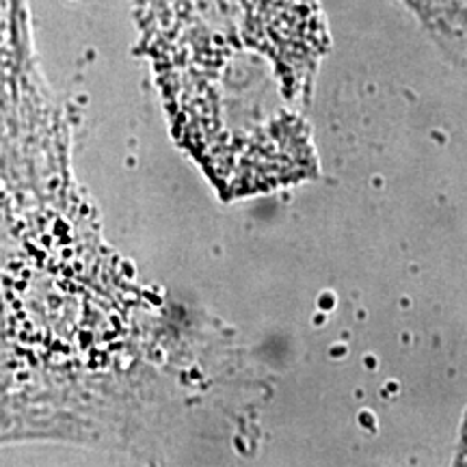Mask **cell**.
Returning a JSON list of instances; mask_svg holds the SVG:
<instances>
[{"mask_svg": "<svg viewBox=\"0 0 467 467\" xmlns=\"http://www.w3.org/2000/svg\"><path fill=\"white\" fill-rule=\"evenodd\" d=\"M178 143L221 195L307 173L301 98L323 55L314 0H128Z\"/></svg>", "mask_w": 467, "mask_h": 467, "instance_id": "cell-1", "label": "cell"}, {"mask_svg": "<svg viewBox=\"0 0 467 467\" xmlns=\"http://www.w3.org/2000/svg\"><path fill=\"white\" fill-rule=\"evenodd\" d=\"M0 173L25 208L76 192L69 119L37 63L28 0H0Z\"/></svg>", "mask_w": 467, "mask_h": 467, "instance_id": "cell-2", "label": "cell"}, {"mask_svg": "<svg viewBox=\"0 0 467 467\" xmlns=\"http://www.w3.org/2000/svg\"><path fill=\"white\" fill-rule=\"evenodd\" d=\"M411 3H416L418 7H422V9L433 14V9H437V7H446V5H448V7H452V5L467 3V0H411Z\"/></svg>", "mask_w": 467, "mask_h": 467, "instance_id": "cell-3", "label": "cell"}, {"mask_svg": "<svg viewBox=\"0 0 467 467\" xmlns=\"http://www.w3.org/2000/svg\"><path fill=\"white\" fill-rule=\"evenodd\" d=\"M459 463H461V465H467V418H465V426H463V437H461Z\"/></svg>", "mask_w": 467, "mask_h": 467, "instance_id": "cell-4", "label": "cell"}]
</instances>
